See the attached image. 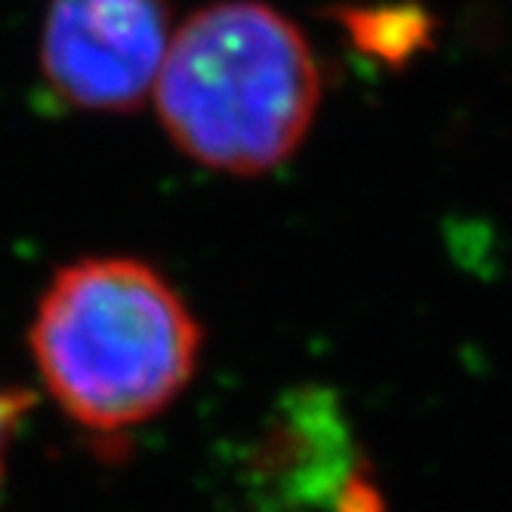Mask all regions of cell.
Returning a JSON list of instances; mask_svg holds the SVG:
<instances>
[{"instance_id": "2", "label": "cell", "mask_w": 512, "mask_h": 512, "mask_svg": "<svg viewBox=\"0 0 512 512\" xmlns=\"http://www.w3.org/2000/svg\"><path fill=\"white\" fill-rule=\"evenodd\" d=\"M152 102L189 161L260 176L306 142L321 75L294 19L263 0H216L173 28Z\"/></svg>"}, {"instance_id": "4", "label": "cell", "mask_w": 512, "mask_h": 512, "mask_svg": "<svg viewBox=\"0 0 512 512\" xmlns=\"http://www.w3.org/2000/svg\"><path fill=\"white\" fill-rule=\"evenodd\" d=\"M346 25L352 38L364 53H374L386 62L405 59L429 34V22L414 7H380V10H361L346 13Z\"/></svg>"}, {"instance_id": "1", "label": "cell", "mask_w": 512, "mask_h": 512, "mask_svg": "<svg viewBox=\"0 0 512 512\" xmlns=\"http://www.w3.org/2000/svg\"><path fill=\"white\" fill-rule=\"evenodd\" d=\"M201 321L152 263L84 256L53 272L28 324V352L53 405L93 438H121L189 389Z\"/></svg>"}, {"instance_id": "3", "label": "cell", "mask_w": 512, "mask_h": 512, "mask_svg": "<svg viewBox=\"0 0 512 512\" xmlns=\"http://www.w3.org/2000/svg\"><path fill=\"white\" fill-rule=\"evenodd\" d=\"M170 38V0H47L38 68L56 102L127 115L152 99Z\"/></svg>"}, {"instance_id": "5", "label": "cell", "mask_w": 512, "mask_h": 512, "mask_svg": "<svg viewBox=\"0 0 512 512\" xmlns=\"http://www.w3.org/2000/svg\"><path fill=\"white\" fill-rule=\"evenodd\" d=\"M31 401V392L0 380V488H4L7 479V457L13 451V438L22 426V417L31 411Z\"/></svg>"}]
</instances>
